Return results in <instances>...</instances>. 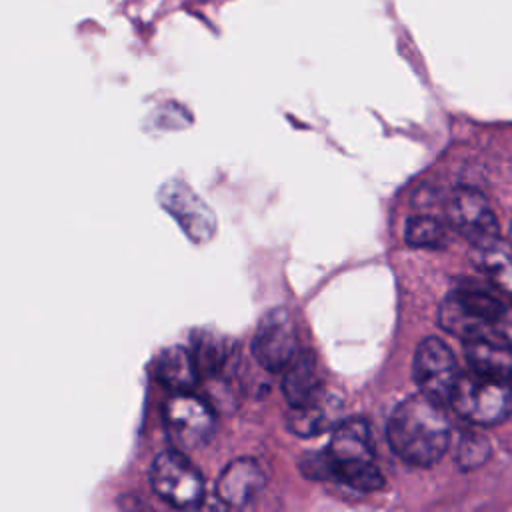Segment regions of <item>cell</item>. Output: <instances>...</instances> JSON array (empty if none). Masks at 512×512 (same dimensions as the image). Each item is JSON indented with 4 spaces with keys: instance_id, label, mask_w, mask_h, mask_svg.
Returning a JSON list of instances; mask_svg holds the SVG:
<instances>
[{
    "instance_id": "obj_1",
    "label": "cell",
    "mask_w": 512,
    "mask_h": 512,
    "mask_svg": "<svg viewBox=\"0 0 512 512\" xmlns=\"http://www.w3.org/2000/svg\"><path fill=\"white\" fill-rule=\"evenodd\" d=\"M450 420L440 400L424 392L402 400L388 418V444L412 466L436 464L450 444Z\"/></svg>"
},
{
    "instance_id": "obj_2",
    "label": "cell",
    "mask_w": 512,
    "mask_h": 512,
    "mask_svg": "<svg viewBox=\"0 0 512 512\" xmlns=\"http://www.w3.org/2000/svg\"><path fill=\"white\" fill-rule=\"evenodd\" d=\"M326 454L332 478L348 484L350 488L372 492L384 486V474L376 464L370 424L364 418L340 420L332 430Z\"/></svg>"
},
{
    "instance_id": "obj_3",
    "label": "cell",
    "mask_w": 512,
    "mask_h": 512,
    "mask_svg": "<svg viewBox=\"0 0 512 512\" xmlns=\"http://www.w3.org/2000/svg\"><path fill=\"white\" fill-rule=\"evenodd\" d=\"M448 402L464 420L476 426H496L512 414V376L470 368V372L460 374Z\"/></svg>"
},
{
    "instance_id": "obj_4",
    "label": "cell",
    "mask_w": 512,
    "mask_h": 512,
    "mask_svg": "<svg viewBox=\"0 0 512 512\" xmlns=\"http://www.w3.org/2000/svg\"><path fill=\"white\" fill-rule=\"evenodd\" d=\"M502 310L504 304L492 294L460 288L442 300L438 308V324L464 342L480 336H496L494 326Z\"/></svg>"
},
{
    "instance_id": "obj_5",
    "label": "cell",
    "mask_w": 512,
    "mask_h": 512,
    "mask_svg": "<svg viewBox=\"0 0 512 512\" xmlns=\"http://www.w3.org/2000/svg\"><path fill=\"white\" fill-rule=\"evenodd\" d=\"M150 486L172 508H198L204 500V478L180 450H166L154 458Z\"/></svg>"
},
{
    "instance_id": "obj_6",
    "label": "cell",
    "mask_w": 512,
    "mask_h": 512,
    "mask_svg": "<svg viewBox=\"0 0 512 512\" xmlns=\"http://www.w3.org/2000/svg\"><path fill=\"white\" fill-rule=\"evenodd\" d=\"M446 218L474 248L486 246L498 238V220L482 192L458 186L446 200Z\"/></svg>"
},
{
    "instance_id": "obj_7",
    "label": "cell",
    "mask_w": 512,
    "mask_h": 512,
    "mask_svg": "<svg viewBox=\"0 0 512 512\" xmlns=\"http://www.w3.org/2000/svg\"><path fill=\"white\" fill-rule=\"evenodd\" d=\"M296 346V326L290 312L286 308L268 310L260 318L252 338V354L256 362L268 372H280L298 354Z\"/></svg>"
},
{
    "instance_id": "obj_8",
    "label": "cell",
    "mask_w": 512,
    "mask_h": 512,
    "mask_svg": "<svg viewBox=\"0 0 512 512\" xmlns=\"http://www.w3.org/2000/svg\"><path fill=\"white\" fill-rule=\"evenodd\" d=\"M414 380L426 396L446 402L460 378L452 350L434 336L424 338L414 352Z\"/></svg>"
},
{
    "instance_id": "obj_9",
    "label": "cell",
    "mask_w": 512,
    "mask_h": 512,
    "mask_svg": "<svg viewBox=\"0 0 512 512\" xmlns=\"http://www.w3.org/2000/svg\"><path fill=\"white\" fill-rule=\"evenodd\" d=\"M166 426L168 434L176 446L184 450H194L204 446L216 428V418L210 406L188 392L174 394L166 402Z\"/></svg>"
},
{
    "instance_id": "obj_10",
    "label": "cell",
    "mask_w": 512,
    "mask_h": 512,
    "mask_svg": "<svg viewBox=\"0 0 512 512\" xmlns=\"http://www.w3.org/2000/svg\"><path fill=\"white\" fill-rule=\"evenodd\" d=\"M160 204L176 218L194 242H208L216 232V216L210 206L184 182L170 180L158 192Z\"/></svg>"
},
{
    "instance_id": "obj_11",
    "label": "cell",
    "mask_w": 512,
    "mask_h": 512,
    "mask_svg": "<svg viewBox=\"0 0 512 512\" xmlns=\"http://www.w3.org/2000/svg\"><path fill=\"white\" fill-rule=\"evenodd\" d=\"M342 410V398L336 392L322 388L318 394L304 400L302 404L290 406L286 422L294 434L312 438L326 430H334L342 420Z\"/></svg>"
},
{
    "instance_id": "obj_12",
    "label": "cell",
    "mask_w": 512,
    "mask_h": 512,
    "mask_svg": "<svg viewBox=\"0 0 512 512\" xmlns=\"http://www.w3.org/2000/svg\"><path fill=\"white\" fill-rule=\"evenodd\" d=\"M264 482V472L256 460L238 458L222 470L216 482V494L228 506H246L260 494Z\"/></svg>"
},
{
    "instance_id": "obj_13",
    "label": "cell",
    "mask_w": 512,
    "mask_h": 512,
    "mask_svg": "<svg viewBox=\"0 0 512 512\" xmlns=\"http://www.w3.org/2000/svg\"><path fill=\"white\" fill-rule=\"evenodd\" d=\"M198 372L200 370L192 352L182 346L164 348L154 364V374L158 382L176 394L190 392L198 382Z\"/></svg>"
},
{
    "instance_id": "obj_14",
    "label": "cell",
    "mask_w": 512,
    "mask_h": 512,
    "mask_svg": "<svg viewBox=\"0 0 512 512\" xmlns=\"http://www.w3.org/2000/svg\"><path fill=\"white\" fill-rule=\"evenodd\" d=\"M284 370L286 372L282 378V392L290 406L302 404L324 388L318 360L312 352H298Z\"/></svg>"
},
{
    "instance_id": "obj_15",
    "label": "cell",
    "mask_w": 512,
    "mask_h": 512,
    "mask_svg": "<svg viewBox=\"0 0 512 512\" xmlns=\"http://www.w3.org/2000/svg\"><path fill=\"white\" fill-rule=\"evenodd\" d=\"M472 370L496 376H512V348L496 336H480L464 342Z\"/></svg>"
},
{
    "instance_id": "obj_16",
    "label": "cell",
    "mask_w": 512,
    "mask_h": 512,
    "mask_svg": "<svg viewBox=\"0 0 512 512\" xmlns=\"http://www.w3.org/2000/svg\"><path fill=\"white\" fill-rule=\"evenodd\" d=\"M474 250L478 266L488 274L492 284L512 296V244L496 238Z\"/></svg>"
},
{
    "instance_id": "obj_17",
    "label": "cell",
    "mask_w": 512,
    "mask_h": 512,
    "mask_svg": "<svg viewBox=\"0 0 512 512\" xmlns=\"http://www.w3.org/2000/svg\"><path fill=\"white\" fill-rule=\"evenodd\" d=\"M192 356L196 360L198 370L214 374L218 372L228 356V348H226V340L220 338L218 334H210V332H200L194 334V344H192Z\"/></svg>"
},
{
    "instance_id": "obj_18",
    "label": "cell",
    "mask_w": 512,
    "mask_h": 512,
    "mask_svg": "<svg viewBox=\"0 0 512 512\" xmlns=\"http://www.w3.org/2000/svg\"><path fill=\"white\" fill-rule=\"evenodd\" d=\"M406 242L416 248H440L446 242V230L434 216L418 214L406 222Z\"/></svg>"
},
{
    "instance_id": "obj_19",
    "label": "cell",
    "mask_w": 512,
    "mask_h": 512,
    "mask_svg": "<svg viewBox=\"0 0 512 512\" xmlns=\"http://www.w3.org/2000/svg\"><path fill=\"white\" fill-rule=\"evenodd\" d=\"M488 456H490V442L486 436L476 432L462 434L456 448V462L462 470H472L482 466Z\"/></svg>"
},
{
    "instance_id": "obj_20",
    "label": "cell",
    "mask_w": 512,
    "mask_h": 512,
    "mask_svg": "<svg viewBox=\"0 0 512 512\" xmlns=\"http://www.w3.org/2000/svg\"><path fill=\"white\" fill-rule=\"evenodd\" d=\"M494 334H496L498 340H502L504 344H508L512 348V304L504 306L502 314L496 320Z\"/></svg>"
},
{
    "instance_id": "obj_21",
    "label": "cell",
    "mask_w": 512,
    "mask_h": 512,
    "mask_svg": "<svg viewBox=\"0 0 512 512\" xmlns=\"http://www.w3.org/2000/svg\"><path fill=\"white\" fill-rule=\"evenodd\" d=\"M510 244H512V226H510Z\"/></svg>"
}]
</instances>
